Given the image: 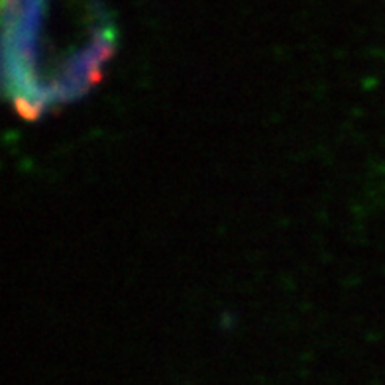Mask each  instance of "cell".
Here are the masks:
<instances>
[{
  "instance_id": "cell-1",
  "label": "cell",
  "mask_w": 385,
  "mask_h": 385,
  "mask_svg": "<svg viewBox=\"0 0 385 385\" xmlns=\"http://www.w3.org/2000/svg\"><path fill=\"white\" fill-rule=\"evenodd\" d=\"M6 94L38 120L81 99L115 53V31L93 0H0Z\"/></svg>"
},
{
  "instance_id": "cell-2",
  "label": "cell",
  "mask_w": 385,
  "mask_h": 385,
  "mask_svg": "<svg viewBox=\"0 0 385 385\" xmlns=\"http://www.w3.org/2000/svg\"><path fill=\"white\" fill-rule=\"evenodd\" d=\"M6 89V77H4V59H2V43H0V96Z\"/></svg>"
}]
</instances>
